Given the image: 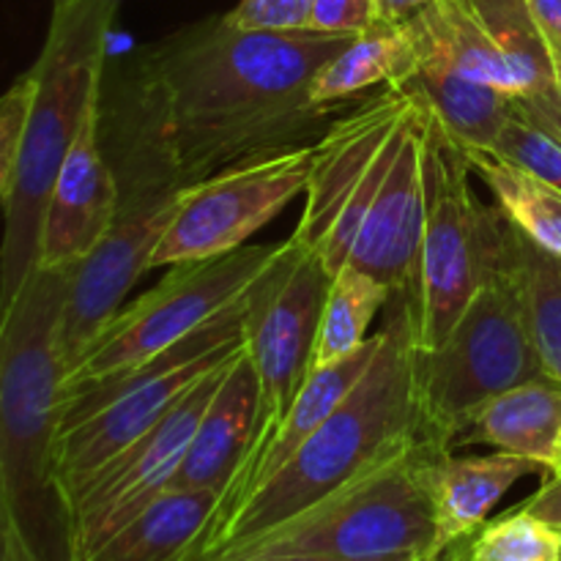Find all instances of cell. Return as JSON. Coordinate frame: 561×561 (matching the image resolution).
Returning a JSON list of instances; mask_svg holds the SVG:
<instances>
[{"label":"cell","instance_id":"cell-1","mask_svg":"<svg viewBox=\"0 0 561 561\" xmlns=\"http://www.w3.org/2000/svg\"><path fill=\"white\" fill-rule=\"evenodd\" d=\"M351 33L247 31L228 16L137 49L102 91V142L121 201L179 192L268 153L312 146L351 104H316L321 66Z\"/></svg>","mask_w":561,"mask_h":561},{"label":"cell","instance_id":"cell-2","mask_svg":"<svg viewBox=\"0 0 561 561\" xmlns=\"http://www.w3.org/2000/svg\"><path fill=\"white\" fill-rule=\"evenodd\" d=\"M69 274L71 266H38L0 312V488L22 561H75L69 502L55 471Z\"/></svg>","mask_w":561,"mask_h":561},{"label":"cell","instance_id":"cell-3","mask_svg":"<svg viewBox=\"0 0 561 561\" xmlns=\"http://www.w3.org/2000/svg\"><path fill=\"white\" fill-rule=\"evenodd\" d=\"M381 345L354 392L310 433L294 458L268 477L219 526L208 529L181 561H208L228 548L277 529L329 493L420 438L416 351L405 296L394 294Z\"/></svg>","mask_w":561,"mask_h":561},{"label":"cell","instance_id":"cell-4","mask_svg":"<svg viewBox=\"0 0 561 561\" xmlns=\"http://www.w3.org/2000/svg\"><path fill=\"white\" fill-rule=\"evenodd\" d=\"M121 0H77L53 9L33 75V99L16 153L14 181L3 206L0 312L38 268L44 211L64 159L80 131L91 99L102 91L107 42Z\"/></svg>","mask_w":561,"mask_h":561},{"label":"cell","instance_id":"cell-5","mask_svg":"<svg viewBox=\"0 0 561 561\" xmlns=\"http://www.w3.org/2000/svg\"><path fill=\"white\" fill-rule=\"evenodd\" d=\"M436 449L420 436L296 518L208 561L261 557L438 561L447 548L422 474Z\"/></svg>","mask_w":561,"mask_h":561},{"label":"cell","instance_id":"cell-6","mask_svg":"<svg viewBox=\"0 0 561 561\" xmlns=\"http://www.w3.org/2000/svg\"><path fill=\"white\" fill-rule=\"evenodd\" d=\"M425 228L414 288L405 296L416 351L447 340L469 301L513 257L515 228L480 201L460 142L433 115L425 129Z\"/></svg>","mask_w":561,"mask_h":561},{"label":"cell","instance_id":"cell-7","mask_svg":"<svg viewBox=\"0 0 561 561\" xmlns=\"http://www.w3.org/2000/svg\"><path fill=\"white\" fill-rule=\"evenodd\" d=\"M546 376L513 244L507 266L482 285L447 340L433 351H416L420 436L438 449H455L482 405Z\"/></svg>","mask_w":561,"mask_h":561},{"label":"cell","instance_id":"cell-8","mask_svg":"<svg viewBox=\"0 0 561 561\" xmlns=\"http://www.w3.org/2000/svg\"><path fill=\"white\" fill-rule=\"evenodd\" d=\"M285 247L288 241L244 244L225 255L170 266L168 277L113 318L80 365L64 378V392L115 381L192 337L239 305L272 272Z\"/></svg>","mask_w":561,"mask_h":561},{"label":"cell","instance_id":"cell-9","mask_svg":"<svg viewBox=\"0 0 561 561\" xmlns=\"http://www.w3.org/2000/svg\"><path fill=\"white\" fill-rule=\"evenodd\" d=\"M416 102L420 93L409 82L378 88L340 113L316 142L305 214L290 239L316 252L329 277L348 266L356 236L398 153Z\"/></svg>","mask_w":561,"mask_h":561},{"label":"cell","instance_id":"cell-10","mask_svg":"<svg viewBox=\"0 0 561 561\" xmlns=\"http://www.w3.org/2000/svg\"><path fill=\"white\" fill-rule=\"evenodd\" d=\"M329 279L321 257L288 239L283 257L252 290L244 348L257 378V414L241 463L266 447L310 376Z\"/></svg>","mask_w":561,"mask_h":561},{"label":"cell","instance_id":"cell-11","mask_svg":"<svg viewBox=\"0 0 561 561\" xmlns=\"http://www.w3.org/2000/svg\"><path fill=\"white\" fill-rule=\"evenodd\" d=\"M312 162L316 142L233 164L179 190L175 214L148 268L206 261L244 247L252 233L307 192Z\"/></svg>","mask_w":561,"mask_h":561},{"label":"cell","instance_id":"cell-12","mask_svg":"<svg viewBox=\"0 0 561 561\" xmlns=\"http://www.w3.org/2000/svg\"><path fill=\"white\" fill-rule=\"evenodd\" d=\"M233 356L203 373L153 431L110 460L69 499L75 561L91 557L115 531L142 513L159 493L168 491L201 425L203 411L211 403Z\"/></svg>","mask_w":561,"mask_h":561},{"label":"cell","instance_id":"cell-13","mask_svg":"<svg viewBox=\"0 0 561 561\" xmlns=\"http://www.w3.org/2000/svg\"><path fill=\"white\" fill-rule=\"evenodd\" d=\"M175 203L179 192L121 201L113 228L80 263L71 266L58 327V348L66 376L80 365L82 356L124 310L131 285L142 277V272H148V261L173 219Z\"/></svg>","mask_w":561,"mask_h":561},{"label":"cell","instance_id":"cell-14","mask_svg":"<svg viewBox=\"0 0 561 561\" xmlns=\"http://www.w3.org/2000/svg\"><path fill=\"white\" fill-rule=\"evenodd\" d=\"M431 107L420 96L383 184L351 250V266L373 274L394 294L414 288L425 228V129Z\"/></svg>","mask_w":561,"mask_h":561},{"label":"cell","instance_id":"cell-15","mask_svg":"<svg viewBox=\"0 0 561 561\" xmlns=\"http://www.w3.org/2000/svg\"><path fill=\"white\" fill-rule=\"evenodd\" d=\"M104 85V82H102ZM121 211V184L102 146V91L91 99L80 131L64 159L38 244V266L66 268L80 263Z\"/></svg>","mask_w":561,"mask_h":561},{"label":"cell","instance_id":"cell-16","mask_svg":"<svg viewBox=\"0 0 561 561\" xmlns=\"http://www.w3.org/2000/svg\"><path fill=\"white\" fill-rule=\"evenodd\" d=\"M378 345H381V332L370 334L365 345H362L356 354H351L348 359L337 362L332 367H321V370H312L307 376L305 387L296 394L294 405L285 414L283 425L277 427L272 438H268L266 447L255 455L252 460L241 463L239 469L233 471L230 482L225 485L222 496H219L217 510H214L211 520H208L206 531L214 529V526L222 524L228 515H233L241 504L247 502L250 493H255L263 482L272 474H277L290 458H294L296 449L310 438V433L354 392V387L359 383V378L365 376L370 362L376 359ZM203 531V535H206ZM201 535V537H203Z\"/></svg>","mask_w":561,"mask_h":561},{"label":"cell","instance_id":"cell-17","mask_svg":"<svg viewBox=\"0 0 561 561\" xmlns=\"http://www.w3.org/2000/svg\"><path fill=\"white\" fill-rule=\"evenodd\" d=\"M257 378L247 348L230 359L211 403L203 411L201 425L181 460L170 488L173 491H219L233 477L247 455L255 431ZM168 488V491H170Z\"/></svg>","mask_w":561,"mask_h":561},{"label":"cell","instance_id":"cell-18","mask_svg":"<svg viewBox=\"0 0 561 561\" xmlns=\"http://www.w3.org/2000/svg\"><path fill=\"white\" fill-rule=\"evenodd\" d=\"M535 471L546 469L510 453L453 455V449L431 453L422 474L444 548H453L455 542L474 535L488 520L491 510L502 502L504 493Z\"/></svg>","mask_w":561,"mask_h":561},{"label":"cell","instance_id":"cell-19","mask_svg":"<svg viewBox=\"0 0 561 561\" xmlns=\"http://www.w3.org/2000/svg\"><path fill=\"white\" fill-rule=\"evenodd\" d=\"M561 438V383L535 378L507 389L480 409L458 444H488L553 471Z\"/></svg>","mask_w":561,"mask_h":561},{"label":"cell","instance_id":"cell-20","mask_svg":"<svg viewBox=\"0 0 561 561\" xmlns=\"http://www.w3.org/2000/svg\"><path fill=\"white\" fill-rule=\"evenodd\" d=\"M409 85L425 99L438 124L463 148L493 151L504 126L518 113L515 110L518 96H510L485 82L469 80L455 71L447 60L433 53H422V49H416V69Z\"/></svg>","mask_w":561,"mask_h":561},{"label":"cell","instance_id":"cell-21","mask_svg":"<svg viewBox=\"0 0 561 561\" xmlns=\"http://www.w3.org/2000/svg\"><path fill=\"white\" fill-rule=\"evenodd\" d=\"M219 491H164L82 561H181L206 531Z\"/></svg>","mask_w":561,"mask_h":561},{"label":"cell","instance_id":"cell-22","mask_svg":"<svg viewBox=\"0 0 561 561\" xmlns=\"http://www.w3.org/2000/svg\"><path fill=\"white\" fill-rule=\"evenodd\" d=\"M416 69V49L403 22H373L348 47L321 66L310 88L316 104H351L367 91L405 85Z\"/></svg>","mask_w":561,"mask_h":561},{"label":"cell","instance_id":"cell-23","mask_svg":"<svg viewBox=\"0 0 561 561\" xmlns=\"http://www.w3.org/2000/svg\"><path fill=\"white\" fill-rule=\"evenodd\" d=\"M463 153L510 225L561 261V192L493 151L463 148Z\"/></svg>","mask_w":561,"mask_h":561},{"label":"cell","instance_id":"cell-24","mask_svg":"<svg viewBox=\"0 0 561 561\" xmlns=\"http://www.w3.org/2000/svg\"><path fill=\"white\" fill-rule=\"evenodd\" d=\"M392 290L378 283L373 274L356 266H345L329 279L327 299H323L321 321H318L316 351H312V370L332 367L348 359L351 354L367 343L370 323L381 310H387ZM310 370V373H312Z\"/></svg>","mask_w":561,"mask_h":561},{"label":"cell","instance_id":"cell-25","mask_svg":"<svg viewBox=\"0 0 561 561\" xmlns=\"http://www.w3.org/2000/svg\"><path fill=\"white\" fill-rule=\"evenodd\" d=\"M471 5L507 64L515 96H537L557 88V66L526 0H471Z\"/></svg>","mask_w":561,"mask_h":561},{"label":"cell","instance_id":"cell-26","mask_svg":"<svg viewBox=\"0 0 561 561\" xmlns=\"http://www.w3.org/2000/svg\"><path fill=\"white\" fill-rule=\"evenodd\" d=\"M515 261L524 283L529 329L542 367L561 383V261L515 230Z\"/></svg>","mask_w":561,"mask_h":561},{"label":"cell","instance_id":"cell-27","mask_svg":"<svg viewBox=\"0 0 561 561\" xmlns=\"http://www.w3.org/2000/svg\"><path fill=\"white\" fill-rule=\"evenodd\" d=\"M447 557L455 561H561V531L524 507H515L447 548Z\"/></svg>","mask_w":561,"mask_h":561},{"label":"cell","instance_id":"cell-28","mask_svg":"<svg viewBox=\"0 0 561 561\" xmlns=\"http://www.w3.org/2000/svg\"><path fill=\"white\" fill-rule=\"evenodd\" d=\"M515 110H518V104H515ZM493 153L518 164L520 170L537 175L561 192V140L542 126L531 124L520 113H515V118L504 126Z\"/></svg>","mask_w":561,"mask_h":561},{"label":"cell","instance_id":"cell-29","mask_svg":"<svg viewBox=\"0 0 561 561\" xmlns=\"http://www.w3.org/2000/svg\"><path fill=\"white\" fill-rule=\"evenodd\" d=\"M33 99V75L25 71L0 93V208L5 206L14 181L16 153H20L22 129Z\"/></svg>","mask_w":561,"mask_h":561},{"label":"cell","instance_id":"cell-30","mask_svg":"<svg viewBox=\"0 0 561 561\" xmlns=\"http://www.w3.org/2000/svg\"><path fill=\"white\" fill-rule=\"evenodd\" d=\"M312 0H239L228 22L247 31H307Z\"/></svg>","mask_w":561,"mask_h":561},{"label":"cell","instance_id":"cell-31","mask_svg":"<svg viewBox=\"0 0 561 561\" xmlns=\"http://www.w3.org/2000/svg\"><path fill=\"white\" fill-rule=\"evenodd\" d=\"M376 22L373 0H312L307 31L318 33H356L367 31Z\"/></svg>","mask_w":561,"mask_h":561},{"label":"cell","instance_id":"cell-32","mask_svg":"<svg viewBox=\"0 0 561 561\" xmlns=\"http://www.w3.org/2000/svg\"><path fill=\"white\" fill-rule=\"evenodd\" d=\"M515 104H518V113L524 118L542 126L561 140V75H557V88H551L548 93H537V96H518Z\"/></svg>","mask_w":561,"mask_h":561},{"label":"cell","instance_id":"cell-33","mask_svg":"<svg viewBox=\"0 0 561 561\" xmlns=\"http://www.w3.org/2000/svg\"><path fill=\"white\" fill-rule=\"evenodd\" d=\"M529 3L535 25L551 53L557 75H561V0H526Z\"/></svg>","mask_w":561,"mask_h":561},{"label":"cell","instance_id":"cell-34","mask_svg":"<svg viewBox=\"0 0 561 561\" xmlns=\"http://www.w3.org/2000/svg\"><path fill=\"white\" fill-rule=\"evenodd\" d=\"M520 507L551 529L561 531V474H551V480L542 482L540 491L526 499Z\"/></svg>","mask_w":561,"mask_h":561},{"label":"cell","instance_id":"cell-35","mask_svg":"<svg viewBox=\"0 0 561 561\" xmlns=\"http://www.w3.org/2000/svg\"><path fill=\"white\" fill-rule=\"evenodd\" d=\"M373 3H376L378 22H405L436 0H373Z\"/></svg>","mask_w":561,"mask_h":561},{"label":"cell","instance_id":"cell-36","mask_svg":"<svg viewBox=\"0 0 561 561\" xmlns=\"http://www.w3.org/2000/svg\"><path fill=\"white\" fill-rule=\"evenodd\" d=\"M0 561H22L20 546H16L14 529H11L9 510H5L3 488H0Z\"/></svg>","mask_w":561,"mask_h":561},{"label":"cell","instance_id":"cell-37","mask_svg":"<svg viewBox=\"0 0 561 561\" xmlns=\"http://www.w3.org/2000/svg\"><path fill=\"white\" fill-rule=\"evenodd\" d=\"M247 561H343V559H323V557H261Z\"/></svg>","mask_w":561,"mask_h":561},{"label":"cell","instance_id":"cell-38","mask_svg":"<svg viewBox=\"0 0 561 561\" xmlns=\"http://www.w3.org/2000/svg\"><path fill=\"white\" fill-rule=\"evenodd\" d=\"M551 474H561V438H559V447H557V460H553V471Z\"/></svg>","mask_w":561,"mask_h":561},{"label":"cell","instance_id":"cell-39","mask_svg":"<svg viewBox=\"0 0 561 561\" xmlns=\"http://www.w3.org/2000/svg\"><path fill=\"white\" fill-rule=\"evenodd\" d=\"M77 3V0H53V9H64V5Z\"/></svg>","mask_w":561,"mask_h":561},{"label":"cell","instance_id":"cell-40","mask_svg":"<svg viewBox=\"0 0 561 561\" xmlns=\"http://www.w3.org/2000/svg\"><path fill=\"white\" fill-rule=\"evenodd\" d=\"M447 561H455V559H453V557H447Z\"/></svg>","mask_w":561,"mask_h":561}]
</instances>
